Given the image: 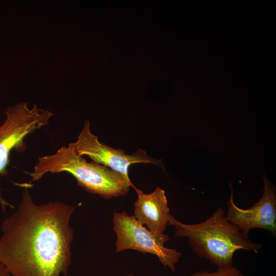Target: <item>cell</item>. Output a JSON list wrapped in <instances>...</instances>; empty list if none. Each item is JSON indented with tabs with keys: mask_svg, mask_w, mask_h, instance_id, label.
Wrapping results in <instances>:
<instances>
[{
	"mask_svg": "<svg viewBox=\"0 0 276 276\" xmlns=\"http://www.w3.org/2000/svg\"><path fill=\"white\" fill-rule=\"evenodd\" d=\"M76 208L58 200L37 204L25 189L1 225L0 262L11 276H67Z\"/></svg>",
	"mask_w": 276,
	"mask_h": 276,
	"instance_id": "1",
	"label": "cell"
},
{
	"mask_svg": "<svg viewBox=\"0 0 276 276\" xmlns=\"http://www.w3.org/2000/svg\"><path fill=\"white\" fill-rule=\"evenodd\" d=\"M168 225L174 227V236L187 238L197 256L217 268L233 265L234 255L237 250L258 253L262 247L230 222L222 208L205 220L195 224L182 223L170 214Z\"/></svg>",
	"mask_w": 276,
	"mask_h": 276,
	"instance_id": "2",
	"label": "cell"
},
{
	"mask_svg": "<svg viewBox=\"0 0 276 276\" xmlns=\"http://www.w3.org/2000/svg\"><path fill=\"white\" fill-rule=\"evenodd\" d=\"M61 172L70 173L80 187L105 199L126 196L133 187L129 178L102 165L88 162L70 144L53 154L38 157L28 174L31 181H35L47 173Z\"/></svg>",
	"mask_w": 276,
	"mask_h": 276,
	"instance_id": "3",
	"label": "cell"
},
{
	"mask_svg": "<svg viewBox=\"0 0 276 276\" xmlns=\"http://www.w3.org/2000/svg\"><path fill=\"white\" fill-rule=\"evenodd\" d=\"M113 231L116 235V252L132 249L157 257L159 262L172 272L182 254L175 249L167 248L165 244L169 237L165 234L156 236L141 224L133 215L126 212L114 213Z\"/></svg>",
	"mask_w": 276,
	"mask_h": 276,
	"instance_id": "4",
	"label": "cell"
},
{
	"mask_svg": "<svg viewBox=\"0 0 276 276\" xmlns=\"http://www.w3.org/2000/svg\"><path fill=\"white\" fill-rule=\"evenodd\" d=\"M6 118L0 125V176L6 175L13 150L21 151L26 147L25 139L30 134L49 124L53 113L34 104L21 102L8 107Z\"/></svg>",
	"mask_w": 276,
	"mask_h": 276,
	"instance_id": "5",
	"label": "cell"
},
{
	"mask_svg": "<svg viewBox=\"0 0 276 276\" xmlns=\"http://www.w3.org/2000/svg\"><path fill=\"white\" fill-rule=\"evenodd\" d=\"M70 144L81 156H87L93 162L118 172L126 177L130 165L136 163L159 165V160L149 157L146 151L139 149L132 154H127L122 149L110 147L101 143L90 131V122H84L77 140Z\"/></svg>",
	"mask_w": 276,
	"mask_h": 276,
	"instance_id": "6",
	"label": "cell"
},
{
	"mask_svg": "<svg viewBox=\"0 0 276 276\" xmlns=\"http://www.w3.org/2000/svg\"><path fill=\"white\" fill-rule=\"evenodd\" d=\"M264 191L259 200L248 209H243L236 205L234 201L233 188H231L230 197L227 202L226 217L244 234L248 235L250 231L261 228L276 235L275 188L265 175H263Z\"/></svg>",
	"mask_w": 276,
	"mask_h": 276,
	"instance_id": "7",
	"label": "cell"
},
{
	"mask_svg": "<svg viewBox=\"0 0 276 276\" xmlns=\"http://www.w3.org/2000/svg\"><path fill=\"white\" fill-rule=\"evenodd\" d=\"M135 190L137 195L134 203L135 218L154 235H163L170 214L165 191L158 187L150 194Z\"/></svg>",
	"mask_w": 276,
	"mask_h": 276,
	"instance_id": "8",
	"label": "cell"
},
{
	"mask_svg": "<svg viewBox=\"0 0 276 276\" xmlns=\"http://www.w3.org/2000/svg\"><path fill=\"white\" fill-rule=\"evenodd\" d=\"M189 276H245L234 265L218 267L213 272L204 270L196 271Z\"/></svg>",
	"mask_w": 276,
	"mask_h": 276,
	"instance_id": "9",
	"label": "cell"
},
{
	"mask_svg": "<svg viewBox=\"0 0 276 276\" xmlns=\"http://www.w3.org/2000/svg\"><path fill=\"white\" fill-rule=\"evenodd\" d=\"M0 276H11L6 267L0 262Z\"/></svg>",
	"mask_w": 276,
	"mask_h": 276,
	"instance_id": "10",
	"label": "cell"
},
{
	"mask_svg": "<svg viewBox=\"0 0 276 276\" xmlns=\"http://www.w3.org/2000/svg\"><path fill=\"white\" fill-rule=\"evenodd\" d=\"M124 276H134L133 274H128Z\"/></svg>",
	"mask_w": 276,
	"mask_h": 276,
	"instance_id": "11",
	"label": "cell"
}]
</instances>
